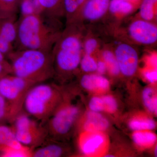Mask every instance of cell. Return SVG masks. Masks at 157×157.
<instances>
[{
  "label": "cell",
  "instance_id": "1",
  "mask_svg": "<svg viewBox=\"0 0 157 157\" xmlns=\"http://www.w3.org/2000/svg\"><path fill=\"white\" fill-rule=\"evenodd\" d=\"M85 32L82 23L66 24L52 50L54 76H69L78 69L83 53Z\"/></svg>",
  "mask_w": 157,
  "mask_h": 157
},
{
  "label": "cell",
  "instance_id": "2",
  "mask_svg": "<svg viewBox=\"0 0 157 157\" xmlns=\"http://www.w3.org/2000/svg\"><path fill=\"white\" fill-rule=\"evenodd\" d=\"M12 74L34 82L41 83L54 76L51 52L20 49L8 55Z\"/></svg>",
  "mask_w": 157,
  "mask_h": 157
},
{
  "label": "cell",
  "instance_id": "3",
  "mask_svg": "<svg viewBox=\"0 0 157 157\" xmlns=\"http://www.w3.org/2000/svg\"><path fill=\"white\" fill-rule=\"evenodd\" d=\"M61 32L47 23L42 14L21 16L19 21H17L16 41L21 49L51 52Z\"/></svg>",
  "mask_w": 157,
  "mask_h": 157
},
{
  "label": "cell",
  "instance_id": "4",
  "mask_svg": "<svg viewBox=\"0 0 157 157\" xmlns=\"http://www.w3.org/2000/svg\"><path fill=\"white\" fill-rule=\"evenodd\" d=\"M63 96L53 84L37 83L29 91L23 110L42 124L52 116L61 103Z\"/></svg>",
  "mask_w": 157,
  "mask_h": 157
},
{
  "label": "cell",
  "instance_id": "5",
  "mask_svg": "<svg viewBox=\"0 0 157 157\" xmlns=\"http://www.w3.org/2000/svg\"><path fill=\"white\" fill-rule=\"evenodd\" d=\"M80 114L78 105L70 101L61 103L53 114L45 123L48 138L58 140L67 136L72 132Z\"/></svg>",
  "mask_w": 157,
  "mask_h": 157
},
{
  "label": "cell",
  "instance_id": "6",
  "mask_svg": "<svg viewBox=\"0 0 157 157\" xmlns=\"http://www.w3.org/2000/svg\"><path fill=\"white\" fill-rule=\"evenodd\" d=\"M36 83L10 74L0 78V94L8 102L11 109L9 123L12 124L23 110L26 96Z\"/></svg>",
  "mask_w": 157,
  "mask_h": 157
},
{
  "label": "cell",
  "instance_id": "7",
  "mask_svg": "<svg viewBox=\"0 0 157 157\" xmlns=\"http://www.w3.org/2000/svg\"><path fill=\"white\" fill-rule=\"evenodd\" d=\"M14 135L19 143L33 150L48 138L44 124L34 120L23 110L12 122Z\"/></svg>",
  "mask_w": 157,
  "mask_h": 157
},
{
  "label": "cell",
  "instance_id": "8",
  "mask_svg": "<svg viewBox=\"0 0 157 157\" xmlns=\"http://www.w3.org/2000/svg\"><path fill=\"white\" fill-rule=\"evenodd\" d=\"M119 39L132 45L151 46L157 41L156 23L137 17L133 20L122 33H116Z\"/></svg>",
  "mask_w": 157,
  "mask_h": 157
},
{
  "label": "cell",
  "instance_id": "9",
  "mask_svg": "<svg viewBox=\"0 0 157 157\" xmlns=\"http://www.w3.org/2000/svg\"><path fill=\"white\" fill-rule=\"evenodd\" d=\"M113 51L120 73L125 77L134 76L137 72L139 62L138 52L135 46L122 41L116 46Z\"/></svg>",
  "mask_w": 157,
  "mask_h": 157
},
{
  "label": "cell",
  "instance_id": "10",
  "mask_svg": "<svg viewBox=\"0 0 157 157\" xmlns=\"http://www.w3.org/2000/svg\"><path fill=\"white\" fill-rule=\"evenodd\" d=\"M17 25L15 13L0 12V51L4 55L13 51L17 38Z\"/></svg>",
  "mask_w": 157,
  "mask_h": 157
},
{
  "label": "cell",
  "instance_id": "11",
  "mask_svg": "<svg viewBox=\"0 0 157 157\" xmlns=\"http://www.w3.org/2000/svg\"><path fill=\"white\" fill-rule=\"evenodd\" d=\"M111 0H86L76 22H95L107 14Z\"/></svg>",
  "mask_w": 157,
  "mask_h": 157
},
{
  "label": "cell",
  "instance_id": "12",
  "mask_svg": "<svg viewBox=\"0 0 157 157\" xmlns=\"http://www.w3.org/2000/svg\"><path fill=\"white\" fill-rule=\"evenodd\" d=\"M140 5L131 0H111L106 15H109L116 22L121 21L137 11Z\"/></svg>",
  "mask_w": 157,
  "mask_h": 157
},
{
  "label": "cell",
  "instance_id": "13",
  "mask_svg": "<svg viewBox=\"0 0 157 157\" xmlns=\"http://www.w3.org/2000/svg\"><path fill=\"white\" fill-rule=\"evenodd\" d=\"M13 149L31 150L19 143L11 126L0 124V152Z\"/></svg>",
  "mask_w": 157,
  "mask_h": 157
},
{
  "label": "cell",
  "instance_id": "14",
  "mask_svg": "<svg viewBox=\"0 0 157 157\" xmlns=\"http://www.w3.org/2000/svg\"><path fill=\"white\" fill-rule=\"evenodd\" d=\"M66 149L57 140L48 138L40 146L32 151L31 157H59L66 152Z\"/></svg>",
  "mask_w": 157,
  "mask_h": 157
},
{
  "label": "cell",
  "instance_id": "15",
  "mask_svg": "<svg viewBox=\"0 0 157 157\" xmlns=\"http://www.w3.org/2000/svg\"><path fill=\"white\" fill-rule=\"evenodd\" d=\"M109 126L108 120L100 112L88 111L86 114L82 128L86 132H101Z\"/></svg>",
  "mask_w": 157,
  "mask_h": 157
},
{
  "label": "cell",
  "instance_id": "16",
  "mask_svg": "<svg viewBox=\"0 0 157 157\" xmlns=\"http://www.w3.org/2000/svg\"><path fill=\"white\" fill-rule=\"evenodd\" d=\"M88 133L89 134H86V136L82 137L80 142L82 151L86 155L96 153L103 146L105 142V137L101 132Z\"/></svg>",
  "mask_w": 157,
  "mask_h": 157
},
{
  "label": "cell",
  "instance_id": "17",
  "mask_svg": "<svg viewBox=\"0 0 157 157\" xmlns=\"http://www.w3.org/2000/svg\"><path fill=\"white\" fill-rule=\"evenodd\" d=\"M80 84L84 89L89 91H104L109 87L108 79L98 73H86L81 76Z\"/></svg>",
  "mask_w": 157,
  "mask_h": 157
},
{
  "label": "cell",
  "instance_id": "18",
  "mask_svg": "<svg viewBox=\"0 0 157 157\" xmlns=\"http://www.w3.org/2000/svg\"><path fill=\"white\" fill-rule=\"evenodd\" d=\"M86 0H63V16L66 24L76 22Z\"/></svg>",
  "mask_w": 157,
  "mask_h": 157
},
{
  "label": "cell",
  "instance_id": "19",
  "mask_svg": "<svg viewBox=\"0 0 157 157\" xmlns=\"http://www.w3.org/2000/svg\"><path fill=\"white\" fill-rule=\"evenodd\" d=\"M42 14L49 19L57 20L63 16V0H39Z\"/></svg>",
  "mask_w": 157,
  "mask_h": 157
},
{
  "label": "cell",
  "instance_id": "20",
  "mask_svg": "<svg viewBox=\"0 0 157 157\" xmlns=\"http://www.w3.org/2000/svg\"><path fill=\"white\" fill-rule=\"evenodd\" d=\"M157 0H142L139 8L138 17L156 23Z\"/></svg>",
  "mask_w": 157,
  "mask_h": 157
},
{
  "label": "cell",
  "instance_id": "21",
  "mask_svg": "<svg viewBox=\"0 0 157 157\" xmlns=\"http://www.w3.org/2000/svg\"><path fill=\"white\" fill-rule=\"evenodd\" d=\"M101 57L107 67V71L111 75L117 76L120 73L113 50L105 47L101 51Z\"/></svg>",
  "mask_w": 157,
  "mask_h": 157
},
{
  "label": "cell",
  "instance_id": "22",
  "mask_svg": "<svg viewBox=\"0 0 157 157\" xmlns=\"http://www.w3.org/2000/svg\"><path fill=\"white\" fill-rule=\"evenodd\" d=\"M132 139L135 144L141 147H148L155 143L156 135L148 131L135 132Z\"/></svg>",
  "mask_w": 157,
  "mask_h": 157
},
{
  "label": "cell",
  "instance_id": "23",
  "mask_svg": "<svg viewBox=\"0 0 157 157\" xmlns=\"http://www.w3.org/2000/svg\"><path fill=\"white\" fill-rule=\"evenodd\" d=\"M142 99L144 106L150 112L157 113V99L154 90L151 87H147L143 90Z\"/></svg>",
  "mask_w": 157,
  "mask_h": 157
},
{
  "label": "cell",
  "instance_id": "24",
  "mask_svg": "<svg viewBox=\"0 0 157 157\" xmlns=\"http://www.w3.org/2000/svg\"><path fill=\"white\" fill-rule=\"evenodd\" d=\"M129 127L134 132L151 131L155 128L156 123L151 119H134L130 121Z\"/></svg>",
  "mask_w": 157,
  "mask_h": 157
},
{
  "label": "cell",
  "instance_id": "25",
  "mask_svg": "<svg viewBox=\"0 0 157 157\" xmlns=\"http://www.w3.org/2000/svg\"><path fill=\"white\" fill-rule=\"evenodd\" d=\"M97 61L92 55L82 53L79 67L82 72L88 73H94L97 70Z\"/></svg>",
  "mask_w": 157,
  "mask_h": 157
},
{
  "label": "cell",
  "instance_id": "26",
  "mask_svg": "<svg viewBox=\"0 0 157 157\" xmlns=\"http://www.w3.org/2000/svg\"><path fill=\"white\" fill-rule=\"evenodd\" d=\"M100 46L99 40L93 36H88L86 34L83 41V53L93 55V54L98 50Z\"/></svg>",
  "mask_w": 157,
  "mask_h": 157
},
{
  "label": "cell",
  "instance_id": "27",
  "mask_svg": "<svg viewBox=\"0 0 157 157\" xmlns=\"http://www.w3.org/2000/svg\"><path fill=\"white\" fill-rule=\"evenodd\" d=\"M10 106L6 99L0 94V124L10 121Z\"/></svg>",
  "mask_w": 157,
  "mask_h": 157
},
{
  "label": "cell",
  "instance_id": "28",
  "mask_svg": "<svg viewBox=\"0 0 157 157\" xmlns=\"http://www.w3.org/2000/svg\"><path fill=\"white\" fill-rule=\"evenodd\" d=\"M20 0H0V12L15 13Z\"/></svg>",
  "mask_w": 157,
  "mask_h": 157
},
{
  "label": "cell",
  "instance_id": "29",
  "mask_svg": "<svg viewBox=\"0 0 157 157\" xmlns=\"http://www.w3.org/2000/svg\"><path fill=\"white\" fill-rule=\"evenodd\" d=\"M104 103V111L109 113L115 112L117 109V104L115 98L110 95L102 96Z\"/></svg>",
  "mask_w": 157,
  "mask_h": 157
},
{
  "label": "cell",
  "instance_id": "30",
  "mask_svg": "<svg viewBox=\"0 0 157 157\" xmlns=\"http://www.w3.org/2000/svg\"><path fill=\"white\" fill-rule=\"evenodd\" d=\"M89 107L91 111L101 112L104 111V103L101 97H93L89 103Z\"/></svg>",
  "mask_w": 157,
  "mask_h": 157
},
{
  "label": "cell",
  "instance_id": "31",
  "mask_svg": "<svg viewBox=\"0 0 157 157\" xmlns=\"http://www.w3.org/2000/svg\"><path fill=\"white\" fill-rule=\"evenodd\" d=\"M107 71L106 64L103 60L97 61V70L96 72L100 75H103Z\"/></svg>",
  "mask_w": 157,
  "mask_h": 157
},
{
  "label": "cell",
  "instance_id": "32",
  "mask_svg": "<svg viewBox=\"0 0 157 157\" xmlns=\"http://www.w3.org/2000/svg\"><path fill=\"white\" fill-rule=\"evenodd\" d=\"M145 78L151 83H154L157 81V71H147L144 73Z\"/></svg>",
  "mask_w": 157,
  "mask_h": 157
},
{
  "label": "cell",
  "instance_id": "33",
  "mask_svg": "<svg viewBox=\"0 0 157 157\" xmlns=\"http://www.w3.org/2000/svg\"><path fill=\"white\" fill-rule=\"evenodd\" d=\"M157 146H156L155 148V155L156 157H157Z\"/></svg>",
  "mask_w": 157,
  "mask_h": 157
},
{
  "label": "cell",
  "instance_id": "34",
  "mask_svg": "<svg viewBox=\"0 0 157 157\" xmlns=\"http://www.w3.org/2000/svg\"><path fill=\"white\" fill-rule=\"evenodd\" d=\"M105 157H114V155H106V156H105Z\"/></svg>",
  "mask_w": 157,
  "mask_h": 157
}]
</instances>
